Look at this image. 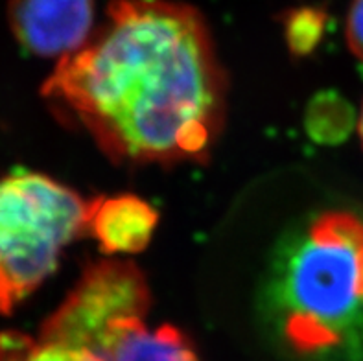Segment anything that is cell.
Listing matches in <instances>:
<instances>
[{
	"instance_id": "6da1fadb",
	"label": "cell",
	"mask_w": 363,
	"mask_h": 361,
	"mask_svg": "<svg viewBox=\"0 0 363 361\" xmlns=\"http://www.w3.org/2000/svg\"><path fill=\"white\" fill-rule=\"evenodd\" d=\"M61 118L115 162L205 160L225 115V76L192 6L113 0L107 21L43 85Z\"/></svg>"
},
{
	"instance_id": "7a4b0ae2",
	"label": "cell",
	"mask_w": 363,
	"mask_h": 361,
	"mask_svg": "<svg viewBox=\"0 0 363 361\" xmlns=\"http://www.w3.org/2000/svg\"><path fill=\"white\" fill-rule=\"evenodd\" d=\"M279 325L295 352L313 356L343 345L363 323V220L327 212L284 256Z\"/></svg>"
},
{
	"instance_id": "3957f363",
	"label": "cell",
	"mask_w": 363,
	"mask_h": 361,
	"mask_svg": "<svg viewBox=\"0 0 363 361\" xmlns=\"http://www.w3.org/2000/svg\"><path fill=\"white\" fill-rule=\"evenodd\" d=\"M91 203V201H89ZM89 203L39 174L0 179V311L11 313L87 231Z\"/></svg>"
},
{
	"instance_id": "277c9868",
	"label": "cell",
	"mask_w": 363,
	"mask_h": 361,
	"mask_svg": "<svg viewBox=\"0 0 363 361\" xmlns=\"http://www.w3.org/2000/svg\"><path fill=\"white\" fill-rule=\"evenodd\" d=\"M150 289L137 265L104 260L91 265L70 295L43 323L39 338L96 350L109 325L124 317H144Z\"/></svg>"
},
{
	"instance_id": "5b68a950",
	"label": "cell",
	"mask_w": 363,
	"mask_h": 361,
	"mask_svg": "<svg viewBox=\"0 0 363 361\" xmlns=\"http://www.w3.org/2000/svg\"><path fill=\"white\" fill-rule=\"evenodd\" d=\"M8 23L26 50L61 60L91 39L94 0H8Z\"/></svg>"
},
{
	"instance_id": "8992f818",
	"label": "cell",
	"mask_w": 363,
	"mask_h": 361,
	"mask_svg": "<svg viewBox=\"0 0 363 361\" xmlns=\"http://www.w3.org/2000/svg\"><path fill=\"white\" fill-rule=\"evenodd\" d=\"M98 352L106 361H199L194 345L179 328H150L144 317L113 321Z\"/></svg>"
},
{
	"instance_id": "52a82bcc",
	"label": "cell",
	"mask_w": 363,
	"mask_h": 361,
	"mask_svg": "<svg viewBox=\"0 0 363 361\" xmlns=\"http://www.w3.org/2000/svg\"><path fill=\"white\" fill-rule=\"evenodd\" d=\"M157 221V212L137 196L101 197L89 203L87 233L106 255L143 251Z\"/></svg>"
},
{
	"instance_id": "ba28073f",
	"label": "cell",
	"mask_w": 363,
	"mask_h": 361,
	"mask_svg": "<svg viewBox=\"0 0 363 361\" xmlns=\"http://www.w3.org/2000/svg\"><path fill=\"white\" fill-rule=\"evenodd\" d=\"M0 361H106V357L87 347L55 343L6 330L0 332Z\"/></svg>"
},
{
	"instance_id": "9c48e42d",
	"label": "cell",
	"mask_w": 363,
	"mask_h": 361,
	"mask_svg": "<svg viewBox=\"0 0 363 361\" xmlns=\"http://www.w3.org/2000/svg\"><path fill=\"white\" fill-rule=\"evenodd\" d=\"M327 24V15L319 8L291 9L286 17V39L295 54L312 52L321 41Z\"/></svg>"
},
{
	"instance_id": "30bf717a",
	"label": "cell",
	"mask_w": 363,
	"mask_h": 361,
	"mask_svg": "<svg viewBox=\"0 0 363 361\" xmlns=\"http://www.w3.org/2000/svg\"><path fill=\"white\" fill-rule=\"evenodd\" d=\"M345 33L349 48L363 63V0H352L347 13Z\"/></svg>"
},
{
	"instance_id": "8fae6325",
	"label": "cell",
	"mask_w": 363,
	"mask_h": 361,
	"mask_svg": "<svg viewBox=\"0 0 363 361\" xmlns=\"http://www.w3.org/2000/svg\"><path fill=\"white\" fill-rule=\"evenodd\" d=\"M359 137H362V144H363V109H362V116H359Z\"/></svg>"
}]
</instances>
